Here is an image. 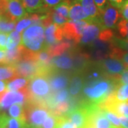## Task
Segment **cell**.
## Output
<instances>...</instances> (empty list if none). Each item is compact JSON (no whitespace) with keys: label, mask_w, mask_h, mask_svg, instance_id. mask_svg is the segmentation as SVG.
<instances>
[{"label":"cell","mask_w":128,"mask_h":128,"mask_svg":"<svg viewBox=\"0 0 128 128\" xmlns=\"http://www.w3.org/2000/svg\"><path fill=\"white\" fill-rule=\"evenodd\" d=\"M119 85L114 80L108 78H100L88 82L83 88L86 99L83 101L98 105L110 97Z\"/></svg>","instance_id":"obj_1"},{"label":"cell","mask_w":128,"mask_h":128,"mask_svg":"<svg viewBox=\"0 0 128 128\" xmlns=\"http://www.w3.org/2000/svg\"><path fill=\"white\" fill-rule=\"evenodd\" d=\"M51 94L52 91L47 76L39 74L29 80L27 86L26 102H40L46 105V101Z\"/></svg>","instance_id":"obj_2"},{"label":"cell","mask_w":128,"mask_h":128,"mask_svg":"<svg viewBox=\"0 0 128 128\" xmlns=\"http://www.w3.org/2000/svg\"><path fill=\"white\" fill-rule=\"evenodd\" d=\"M25 126L41 128L44 122L49 116L50 111L46 104L27 101L24 105Z\"/></svg>","instance_id":"obj_3"},{"label":"cell","mask_w":128,"mask_h":128,"mask_svg":"<svg viewBox=\"0 0 128 128\" xmlns=\"http://www.w3.org/2000/svg\"><path fill=\"white\" fill-rule=\"evenodd\" d=\"M44 28L41 25H33L22 34L21 44L26 49L37 53L44 49Z\"/></svg>","instance_id":"obj_4"},{"label":"cell","mask_w":128,"mask_h":128,"mask_svg":"<svg viewBox=\"0 0 128 128\" xmlns=\"http://www.w3.org/2000/svg\"><path fill=\"white\" fill-rule=\"evenodd\" d=\"M88 24V21H68L61 26L64 38L72 41L75 45L80 43L82 32Z\"/></svg>","instance_id":"obj_5"},{"label":"cell","mask_w":128,"mask_h":128,"mask_svg":"<svg viewBox=\"0 0 128 128\" xmlns=\"http://www.w3.org/2000/svg\"><path fill=\"white\" fill-rule=\"evenodd\" d=\"M16 78H26L31 80L39 75L40 67L36 60L31 59H23L13 65Z\"/></svg>","instance_id":"obj_6"},{"label":"cell","mask_w":128,"mask_h":128,"mask_svg":"<svg viewBox=\"0 0 128 128\" xmlns=\"http://www.w3.org/2000/svg\"><path fill=\"white\" fill-rule=\"evenodd\" d=\"M102 72L104 73L107 78L115 80V78L126 70L125 66L120 60L107 58L100 60L98 63Z\"/></svg>","instance_id":"obj_7"},{"label":"cell","mask_w":128,"mask_h":128,"mask_svg":"<svg viewBox=\"0 0 128 128\" xmlns=\"http://www.w3.org/2000/svg\"><path fill=\"white\" fill-rule=\"evenodd\" d=\"M27 99V86L18 91H9L7 89L4 92V95L0 102L3 110H6L14 103L24 105Z\"/></svg>","instance_id":"obj_8"},{"label":"cell","mask_w":128,"mask_h":128,"mask_svg":"<svg viewBox=\"0 0 128 128\" xmlns=\"http://www.w3.org/2000/svg\"><path fill=\"white\" fill-rule=\"evenodd\" d=\"M120 17L121 13L119 9L109 4L100 12V23L103 28L112 29L118 26Z\"/></svg>","instance_id":"obj_9"},{"label":"cell","mask_w":128,"mask_h":128,"mask_svg":"<svg viewBox=\"0 0 128 128\" xmlns=\"http://www.w3.org/2000/svg\"><path fill=\"white\" fill-rule=\"evenodd\" d=\"M51 65L57 70H69L74 69L75 72H76L75 54L73 51H68L63 55L53 58L51 60Z\"/></svg>","instance_id":"obj_10"},{"label":"cell","mask_w":128,"mask_h":128,"mask_svg":"<svg viewBox=\"0 0 128 128\" xmlns=\"http://www.w3.org/2000/svg\"><path fill=\"white\" fill-rule=\"evenodd\" d=\"M22 0H9L6 13L2 16L13 22H16L27 16Z\"/></svg>","instance_id":"obj_11"},{"label":"cell","mask_w":128,"mask_h":128,"mask_svg":"<svg viewBox=\"0 0 128 128\" xmlns=\"http://www.w3.org/2000/svg\"><path fill=\"white\" fill-rule=\"evenodd\" d=\"M45 46L44 48H49L54 46L64 39V33L62 27L55 24H50L49 26L46 28L45 32Z\"/></svg>","instance_id":"obj_12"},{"label":"cell","mask_w":128,"mask_h":128,"mask_svg":"<svg viewBox=\"0 0 128 128\" xmlns=\"http://www.w3.org/2000/svg\"><path fill=\"white\" fill-rule=\"evenodd\" d=\"M48 79L52 93L65 89V88L68 85L70 80L69 76L67 74L60 73L56 69L48 76Z\"/></svg>","instance_id":"obj_13"},{"label":"cell","mask_w":128,"mask_h":128,"mask_svg":"<svg viewBox=\"0 0 128 128\" xmlns=\"http://www.w3.org/2000/svg\"><path fill=\"white\" fill-rule=\"evenodd\" d=\"M102 29L105 28L102 27L100 21L89 23L82 32L80 43L89 44L90 42H93L97 38H98Z\"/></svg>","instance_id":"obj_14"},{"label":"cell","mask_w":128,"mask_h":128,"mask_svg":"<svg viewBox=\"0 0 128 128\" xmlns=\"http://www.w3.org/2000/svg\"><path fill=\"white\" fill-rule=\"evenodd\" d=\"M78 2L86 14L89 23L100 21V12L93 0H76Z\"/></svg>","instance_id":"obj_15"},{"label":"cell","mask_w":128,"mask_h":128,"mask_svg":"<svg viewBox=\"0 0 128 128\" xmlns=\"http://www.w3.org/2000/svg\"><path fill=\"white\" fill-rule=\"evenodd\" d=\"M73 45L74 44L72 41L64 38L63 41L56 44L54 46H50L49 48H47L45 49L47 50L52 58H54L56 56L63 55L65 53L69 51V50L73 47Z\"/></svg>","instance_id":"obj_16"},{"label":"cell","mask_w":128,"mask_h":128,"mask_svg":"<svg viewBox=\"0 0 128 128\" xmlns=\"http://www.w3.org/2000/svg\"><path fill=\"white\" fill-rule=\"evenodd\" d=\"M26 12L28 13H47L50 9H46L44 6L43 0H22Z\"/></svg>","instance_id":"obj_17"},{"label":"cell","mask_w":128,"mask_h":128,"mask_svg":"<svg viewBox=\"0 0 128 128\" xmlns=\"http://www.w3.org/2000/svg\"><path fill=\"white\" fill-rule=\"evenodd\" d=\"M70 10L69 18L75 21H88V18L85 13L81 4L76 0H70Z\"/></svg>","instance_id":"obj_18"},{"label":"cell","mask_w":128,"mask_h":128,"mask_svg":"<svg viewBox=\"0 0 128 128\" xmlns=\"http://www.w3.org/2000/svg\"><path fill=\"white\" fill-rule=\"evenodd\" d=\"M24 48V47L22 44H20L19 46L14 48L13 49L6 50L4 64L14 65V64L21 60L23 56Z\"/></svg>","instance_id":"obj_19"},{"label":"cell","mask_w":128,"mask_h":128,"mask_svg":"<svg viewBox=\"0 0 128 128\" xmlns=\"http://www.w3.org/2000/svg\"><path fill=\"white\" fill-rule=\"evenodd\" d=\"M25 123L19 120L8 116L6 113L0 114V128H24Z\"/></svg>","instance_id":"obj_20"},{"label":"cell","mask_w":128,"mask_h":128,"mask_svg":"<svg viewBox=\"0 0 128 128\" xmlns=\"http://www.w3.org/2000/svg\"><path fill=\"white\" fill-rule=\"evenodd\" d=\"M16 78L15 70L13 65L0 64V80H12Z\"/></svg>","instance_id":"obj_21"},{"label":"cell","mask_w":128,"mask_h":128,"mask_svg":"<svg viewBox=\"0 0 128 128\" xmlns=\"http://www.w3.org/2000/svg\"><path fill=\"white\" fill-rule=\"evenodd\" d=\"M82 88V79L77 73L73 76L70 83L69 87V93L70 97H76L80 92Z\"/></svg>","instance_id":"obj_22"},{"label":"cell","mask_w":128,"mask_h":128,"mask_svg":"<svg viewBox=\"0 0 128 128\" xmlns=\"http://www.w3.org/2000/svg\"><path fill=\"white\" fill-rule=\"evenodd\" d=\"M28 82L29 80H27L26 78H15L6 84V89L9 91H18L26 87Z\"/></svg>","instance_id":"obj_23"},{"label":"cell","mask_w":128,"mask_h":128,"mask_svg":"<svg viewBox=\"0 0 128 128\" xmlns=\"http://www.w3.org/2000/svg\"><path fill=\"white\" fill-rule=\"evenodd\" d=\"M9 114L10 117L19 120L25 123V118H24V106L20 104H14L12 105L9 109Z\"/></svg>","instance_id":"obj_24"},{"label":"cell","mask_w":128,"mask_h":128,"mask_svg":"<svg viewBox=\"0 0 128 128\" xmlns=\"http://www.w3.org/2000/svg\"><path fill=\"white\" fill-rule=\"evenodd\" d=\"M21 42H22L21 34L16 31L11 32L8 36V39L6 42V49L7 50L13 49L19 46L21 44Z\"/></svg>","instance_id":"obj_25"},{"label":"cell","mask_w":128,"mask_h":128,"mask_svg":"<svg viewBox=\"0 0 128 128\" xmlns=\"http://www.w3.org/2000/svg\"><path fill=\"white\" fill-rule=\"evenodd\" d=\"M112 96L117 101L128 100V85H120L112 93Z\"/></svg>","instance_id":"obj_26"},{"label":"cell","mask_w":128,"mask_h":128,"mask_svg":"<svg viewBox=\"0 0 128 128\" xmlns=\"http://www.w3.org/2000/svg\"><path fill=\"white\" fill-rule=\"evenodd\" d=\"M70 0H65L60 3L59 4L57 5L54 8V12L59 14L64 18H68L69 17V10H70Z\"/></svg>","instance_id":"obj_27"},{"label":"cell","mask_w":128,"mask_h":128,"mask_svg":"<svg viewBox=\"0 0 128 128\" xmlns=\"http://www.w3.org/2000/svg\"><path fill=\"white\" fill-rule=\"evenodd\" d=\"M15 22L10 21L4 16H1L0 18V33L8 34L12 32L15 27Z\"/></svg>","instance_id":"obj_28"},{"label":"cell","mask_w":128,"mask_h":128,"mask_svg":"<svg viewBox=\"0 0 128 128\" xmlns=\"http://www.w3.org/2000/svg\"><path fill=\"white\" fill-rule=\"evenodd\" d=\"M59 117H57L52 113L49 114V116L44 122L41 128H57L58 124Z\"/></svg>","instance_id":"obj_29"},{"label":"cell","mask_w":128,"mask_h":128,"mask_svg":"<svg viewBox=\"0 0 128 128\" xmlns=\"http://www.w3.org/2000/svg\"><path fill=\"white\" fill-rule=\"evenodd\" d=\"M118 30L119 34L128 41V21L125 19L120 20L118 24Z\"/></svg>","instance_id":"obj_30"},{"label":"cell","mask_w":128,"mask_h":128,"mask_svg":"<svg viewBox=\"0 0 128 128\" xmlns=\"http://www.w3.org/2000/svg\"><path fill=\"white\" fill-rule=\"evenodd\" d=\"M31 26H32V22L31 18L28 17V15H27L24 18L18 21L15 26V29L16 32L19 33V32H23L24 29L28 28Z\"/></svg>","instance_id":"obj_31"},{"label":"cell","mask_w":128,"mask_h":128,"mask_svg":"<svg viewBox=\"0 0 128 128\" xmlns=\"http://www.w3.org/2000/svg\"><path fill=\"white\" fill-rule=\"evenodd\" d=\"M104 111V114H105V117L108 119L111 123L112 124V125L115 127V128H120L121 127V124H120V121L119 117L117 114L111 112V111H108V110H103Z\"/></svg>","instance_id":"obj_32"},{"label":"cell","mask_w":128,"mask_h":128,"mask_svg":"<svg viewBox=\"0 0 128 128\" xmlns=\"http://www.w3.org/2000/svg\"><path fill=\"white\" fill-rule=\"evenodd\" d=\"M52 20H53L54 24L60 26H64L65 24H66L68 22V18H64V16H62L61 15L54 12V10L52 11Z\"/></svg>","instance_id":"obj_33"},{"label":"cell","mask_w":128,"mask_h":128,"mask_svg":"<svg viewBox=\"0 0 128 128\" xmlns=\"http://www.w3.org/2000/svg\"><path fill=\"white\" fill-rule=\"evenodd\" d=\"M57 128H76L72 122L66 116L59 117Z\"/></svg>","instance_id":"obj_34"},{"label":"cell","mask_w":128,"mask_h":128,"mask_svg":"<svg viewBox=\"0 0 128 128\" xmlns=\"http://www.w3.org/2000/svg\"><path fill=\"white\" fill-rule=\"evenodd\" d=\"M114 81L118 85H128V69H126L123 73L115 78Z\"/></svg>","instance_id":"obj_35"},{"label":"cell","mask_w":128,"mask_h":128,"mask_svg":"<svg viewBox=\"0 0 128 128\" xmlns=\"http://www.w3.org/2000/svg\"><path fill=\"white\" fill-rule=\"evenodd\" d=\"M65 0H43L44 6L46 9H51L54 8L57 5H58L60 3L64 2Z\"/></svg>","instance_id":"obj_36"},{"label":"cell","mask_w":128,"mask_h":128,"mask_svg":"<svg viewBox=\"0 0 128 128\" xmlns=\"http://www.w3.org/2000/svg\"><path fill=\"white\" fill-rule=\"evenodd\" d=\"M8 34L4 33H0V49L6 50V42L8 39Z\"/></svg>","instance_id":"obj_37"},{"label":"cell","mask_w":128,"mask_h":128,"mask_svg":"<svg viewBox=\"0 0 128 128\" xmlns=\"http://www.w3.org/2000/svg\"><path fill=\"white\" fill-rule=\"evenodd\" d=\"M9 0H0V16H4L8 9Z\"/></svg>","instance_id":"obj_38"},{"label":"cell","mask_w":128,"mask_h":128,"mask_svg":"<svg viewBox=\"0 0 128 128\" xmlns=\"http://www.w3.org/2000/svg\"><path fill=\"white\" fill-rule=\"evenodd\" d=\"M93 1L96 3V6L98 9H99L100 12H101L103 9H105L106 6L109 4V2H108V0H93Z\"/></svg>","instance_id":"obj_39"},{"label":"cell","mask_w":128,"mask_h":128,"mask_svg":"<svg viewBox=\"0 0 128 128\" xmlns=\"http://www.w3.org/2000/svg\"><path fill=\"white\" fill-rule=\"evenodd\" d=\"M120 13L124 19L128 21V0L124 2L122 8L120 9Z\"/></svg>","instance_id":"obj_40"},{"label":"cell","mask_w":128,"mask_h":128,"mask_svg":"<svg viewBox=\"0 0 128 128\" xmlns=\"http://www.w3.org/2000/svg\"><path fill=\"white\" fill-rule=\"evenodd\" d=\"M109 4L117 9H120L124 4L125 0H108Z\"/></svg>","instance_id":"obj_41"},{"label":"cell","mask_w":128,"mask_h":128,"mask_svg":"<svg viewBox=\"0 0 128 128\" xmlns=\"http://www.w3.org/2000/svg\"><path fill=\"white\" fill-rule=\"evenodd\" d=\"M121 127L123 128H128V117H119Z\"/></svg>","instance_id":"obj_42"},{"label":"cell","mask_w":128,"mask_h":128,"mask_svg":"<svg viewBox=\"0 0 128 128\" xmlns=\"http://www.w3.org/2000/svg\"><path fill=\"white\" fill-rule=\"evenodd\" d=\"M5 56H6V50L0 49V64H4Z\"/></svg>","instance_id":"obj_43"},{"label":"cell","mask_w":128,"mask_h":128,"mask_svg":"<svg viewBox=\"0 0 128 128\" xmlns=\"http://www.w3.org/2000/svg\"><path fill=\"white\" fill-rule=\"evenodd\" d=\"M6 83L3 81H1L0 80V92H2L4 90H6Z\"/></svg>","instance_id":"obj_44"},{"label":"cell","mask_w":128,"mask_h":128,"mask_svg":"<svg viewBox=\"0 0 128 128\" xmlns=\"http://www.w3.org/2000/svg\"><path fill=\"white\" fill-rule=\"evenodd\" d=\"M96 128L95 127H93L92 125H91V124H88L85 127V128Z\"/></svg>","instance_id":"obj_45"},{"label":"cell","mask_w":128,"mask_h":128,"mask_svg":"<svg viewBox=\"0 0 128 128\" xmlns=\"http://www.w3.org/2000/svg\"><path fill=\"white\" fill-rule=\"evenodd\" d=\"M24 128H29V127H26V126H25Z\"/></svg>","instance_id":"obj_46"},{"label":"cell","mask_w":128,"mask_h":128,"mask_svg":"<svg viewBox=\"0 0 128 128\" xmlns=\"http://www.w3.org/2000/svg\"><path fill=\"white\" fill-rule=\"evenodd\" d=\"M122 128V127H120V128Z\"/></svg>","instance_id":"obj_47"},{"label":"cell","mask_w":128,"mask_h":128,"mask_svg":"<svg viewBox=\"0 0 128 128\" xmlns=\"http://www.w3.org/2000/svg\"><path fill=\"white\" fill-rule=\"evenodd\" d=\"M0 18H1V16H0Z\"/></svg>","instance_id":"obj_48"}]
</instances>
